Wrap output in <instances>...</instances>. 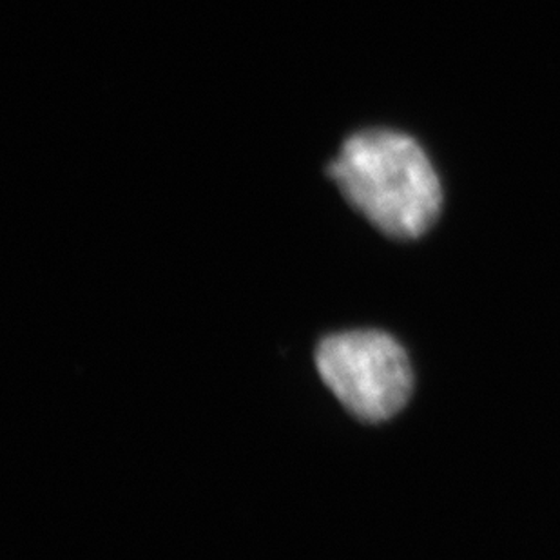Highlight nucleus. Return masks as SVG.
<instances>
[{
  "instance_id": "f257e3e1",
  "label": "nucleus",
  "mask_w": 560,
  "mask_h": 560,
  "mask_svg": "<svg viewBox=\"0 0 560 560\" xmlns=\"http://www.w3.org/2000/svg\"><path fill=\"white\" fill-rule=\"evenodd\" d=\"M328 175L345 200L390 238L423 236L443 207L434 165L421 145L402 132H355L343 143Z\"/></svg>"
},
{
  "instance_id": "f03ea898",
  "label": "nucleus",
  "mask_w": 560,
  "mask_h": 560,
  "mask_svg": "<svg viewBox=\"0 0 560 560\" xmlns=\"http://www.w3.org/2000/svg\"><path fill=\"white\" fill-rule=\"evenodd\" d=\"M323 383L363 423H383L407 407L413 374L407 352L377 330L334 334L317 345Z\"/></svg>"
}]
</instances>
